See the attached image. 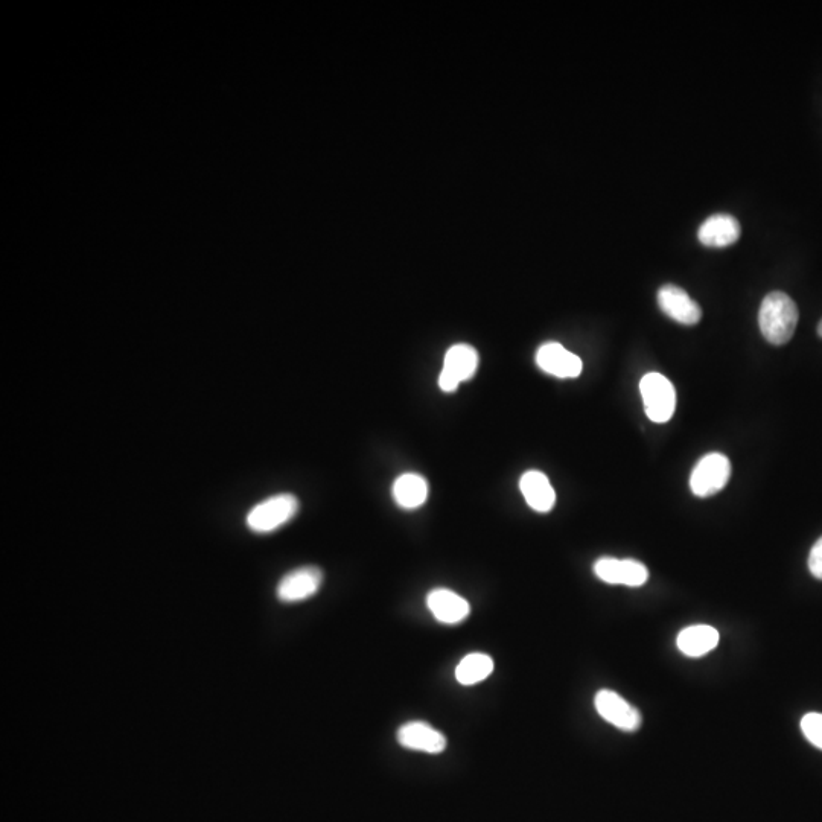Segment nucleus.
<instances>
[{
  "label": "nucleus",
  "mask_w": 822,
  "mask_h": 822,
  "mask_svg": "<svg viewBox=\"0 0 822 822\" xmlns=\"http://www.w3.org/2000/svg\"><path fill=\"white\" fill-rule=\"evenodd\" d=\"M798 319H800V313H798L797 303L787 294L774 291L763 299L762 306H760L759 326L763 337L771 345L781 346L791 341L797 329Z\"/></svg>",
  "instance_id": "f257e3e1"
},
{
  "label": "nucleus",
  "mask_w": 822,
  "mask_h": 822,
  "mask_svg": "<svg viewBox=\"0 0 822 822\" xmlns=\"http://www.w3.org/2000/svg\"><path fill=\"white\" fill-rule=\"evenodd\" d=\"M299 500L291 494L273 495L247 513L246 524L252 532L271 533L290 523L299 512Z\"/></svg>",
  "instance_id": "f03ea898"
},
{
  "label": "nucleus",
  "mask_w": 822,
  "mask_h": 822,
  "mask_svg": "<svg viewBox=\"0 0 822 822\" xmlns=\"http://www.w3.org/2000/svg\"><path fill=\"white\" fill-rule=\"evenodd\" d=\"M640 392L650 421L664 424L672 419L676 408V392L666 376L657 372L647 373L641 380Z\"/></svg>",
  "instance_id": "7ed1b4c3"
},
{
  "label": "nucleus",
  "mask_w": 822,
  "mask_h": 822,
  "mask_svg": "<svg viewBox=\"0 0 822 822\" xmlns=\"http://www.w3.org/2000/svg\"><path fill=\"white\" fill-rule=\"evenodd\" d=\"M731 477L730 459L721 453L702 457L690 477V489L699 498L711 497L727 486Z\"/></svg>",
  "instance_id": "20e7f679"
},
{
  "label": "nucleus",
  "mask_w": 822,
  "mask_h": 822,
  "mask_svg": "<svg viewBox=\"0 0 822 822\" xmlns=\"http://www.w3.org/2000/svg\"><path fill=\"white\" fill-rule=\"evenodd\" d=\"M478 366V355L468 345H456L447 352L443 369L439 376V387L443 392H456L463 381L471 380Z\"/></svg>",
  "instance_id": "39448f33"
},
{
  "label": "nucleus",
  "mask_w": 822,
  "mask_h": 822,
  "mask_svg": "<svg viewBox=\"0 0 822 822\" xmlns=\"http://www.w3.org/2000/svg\"><path fill=\"white\" fill-rule=\"evenodd\" d=\"M597 713L603 721L622 731H637L641 727V714L634 705L612 690H600L594 698Z\"/></svg>",
  "instance_id": "423d86ee"
},
{
  "label": "nucleus",
  "mask_w": 822,
  "mask_h": 822,
  "mask_svg": "<svg viewBox=\"0 0 822 822\" xmlns=\"http://www.w3.org/2000/svg\"><path fill=\"white\" fill-rule=\"evenodd\" d=\"M323 573L317 567H300L282 577L276 588V596L284 603H297L310 599L322 587Z\"/></svg>",
  "instance_id": "0eeeda50"
},
{
  "label": "nucleus",
  "mask_w": 822,
  "mask_h": 822,
  "mask_svg": "<svg viewBox=\"0 0 822 822\" xmlns=\"http://www.w3.org/2000/svg\"><path fill=\"white\" fill-rule=\"evenodd\" d=\"M594 574L609 585L641 587L649 579L646 565L634 559L600 558L594 564Z\"/></svg>",
  "instance_id": "6e6552de"
},
{
  "label": "nucleus",
  "mask_w": 822,
  "mask_h": 822,
  "mask_svg": "<svg viewBox=\"0 0 822 822\" xmlns=\"http://www.w3.org/2000/svg\"><path fill=\"white\" fill-rule=\"evenodd\" d=\"M399 745L411 751L440 754L448 746L447 737L427 722H407L396 733Z\"/></svg>",
  "instance_id": "1a4fd4ad"
},
{
  "label": "nucleus",
  "mask_w": 822,
  "mask_h": 822,
  "mask_svg": "<svg viewBox=\"0 0 822 822\" xmlns=\"http://www.w3.org/2000/svg\"><path fill=\"white\" fill-rule=\"evenodd\" d=\"M539 369L556 378H577L584 369L582 360L559 343H545L536 352Z\"/></svg>",
  "instance_id": "9d476101"
},
{
  "label": "nucleus",
  "mask_w": 822,
  "mask_h": 822,
  "mask_svg": "<svg viewBox=\"0 0 822 822\" xmlns=\"http://www.w3.org/2000/svg\"><path fill=\"white\" fill-rule=\"evenodd\" d=\"M658 305L666 316L681 325H696L702 317L701 306L675 285H664L658 291Z\"/></svg>",
  "instance_id": "9b49d317"
},
{
  "label": "nucleus",
  "mask_w": 822,
  "mask_h": 822,
  "mask_svg": "<svg viewBox=\"0 0 822 822\" xmlns=\"http://www.w3.org/2000/svg\"><path fill=\"white\" fill-rule=\"evenodd\" d=\"M427 606L434 619L442 625H459L471 614V605L454 591L436 588L427 596Z\"/></svg>",
  "instance_id": "f8f14e48"
},
{
  "label": "nucleus",
  "mask_w": 822,
  "mask_h": 822,
  "mask_svg": "<svg viewBox=\"0 0 822 822\" xmlns=\"http://www.w3.org/2000/svg\"><path fill=\"white\" fill-rule=\"evenodd\" d=\"M740 223L736 218L727 214H716L708 218L699 227L698 238L704 246L728 247L740 238Z\"/></svg>",
  "instance_id": "ddd939ff"
},
{
  "label": "nucleus",
  "mask_w": 822,
  "mask_h": 822,
  "mask_svg": "<svg viewBox=\"0 0 822 822\" xmlns=\"http://www.w3.org/2000/svg\"><path fill=\"white\" fill-rule=\"evenodd\" d=\"M520 489L527 504L539 513H547L556 503V492L547 475L539 471H527L521 477Z\"/></svg>",
  "instance_id": "4468645a"
},
{
  "label": "nucleus",
  "mask_w": 822,
  "mask_h": 822,
  "mask_svg": "<svg viewBox=\"0 0 822 822\" xmlns=\"http://www.w3.org/2000/svg\"><path fill=\"white\" fill-rule=\"evenodd\" d=\"M719 632L708 625H696L685 628L676 638V646L687 657L699 658L716 649L719 644Z\"/></svg>",
  "instance_id": "2eb2a0df"
},
{
  "label": "nucleus",
  "mask_w": 822,
  "mask_h": 822,
  "mask_svg": "<svg viewBox=\"0 0 822 822\" xmlns=\"http://www.w3.org/2000/svg\"><path fill=\"white\" fill-rule=\"evenodd\" d=\"M393 497L402 509H418L427 501L428 485L419 474H402L393 485Z\"/></svg>",
  "instance_id": "dca6fc26"
},
{
  "label": "nucleus",
  "mask_w": 822,
  "mask_h": 822,
  "mask_svg": "<svg viewBox=\"0 0 822 822\" xmlns=\"http://www.w3.org/2000/svg\"><path fill=\"white\" fill-rule=\"evenodd\" d=\"M494 660L489 655L474 652L462 658L456 667V679L459 684L475 685L485 681L494 672Z\"/></svg>",
  "instance_id": "f3484780"
},
{
  "label": "nucleus",
  "mask_w": 822,
  "mask_h": 822,
  "mask_svg": "<svg viewBox=\"0 0 822 822\" xmlns=\"http://www.w3.org/2000/svg\"><path fill=\"white\" fill-rule=\"evenodd\" d=\"M801 730L813 746L822 749V714H806L801 721Z\"/></svg>",
  "instance_id": "a211bd4d"
},
{
  "label": "nucleus",
  "mask_w": 822,
  "mask_h": 822,
  "mask_svg": "<svg viewBox=\"0 0 822 822\" xmlns=\"http://www.w3.org/2000/svg\"><path fill=\"white\" fill-rule=\"evenodd\" d=\"M809 570L816 579L822 580V536L810 550Z\"/></svg>",
  "instance_id": "6ab92c4d"
},
{
  "label": "nucleus",
  "mask_w": 822,
  "mask_h": 822,
  "mask_svg": "<svg viewBox=\"0 0 822 822\" xmlns=\"http://www.w3.org/2000/svg\"><path fill=\"white\" fill-rule=\"evenodd\" d=\"M818 335H819V337L822 338V320H821V322H819V325H818Z\"/></svg>",
  "instance_id": "aec40b11"
}]
</instances>
